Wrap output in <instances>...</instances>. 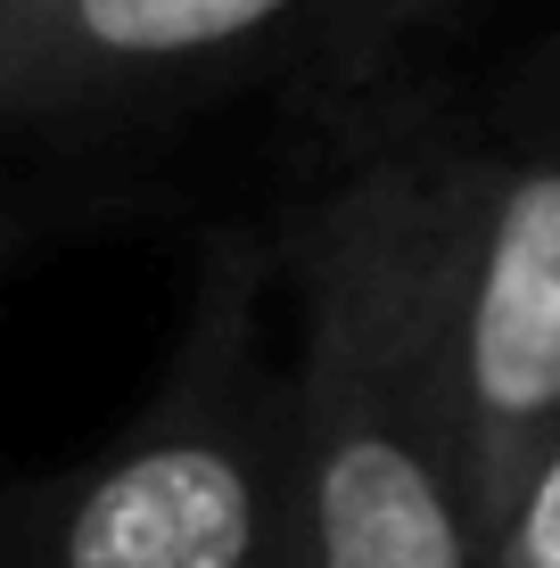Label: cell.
<instances>
[{
	"label": "cell",
	"mask_w": 560,
	"mask_h": 568,
	"mask_svg": "<svg viewBox=\"0 0 560 568\" xmlns=\"http://www.w3.org/2000/svg\"><path fill=\"white\" fill-rule=\"evenodd\" d=\"M273 247L297 371V568H487L429 346L420 132L322 173Z\"/></svg>",
	"instance_id": "6da1fadb"
},
{
	"label": "cell",
	"mask_w": 560,
	"mask_h": 568,
	"mask_svg": "<svg viewBox=\"0 0 560 568\" xmlns=\"http://www.w3.org/2000/svg\"><path fill=\"white\" fill-rule=\"evenodd\" d=\"M281 247L215 240L157 396L124 437L9 503L0 568H297V371Z\"/></svg>",
	"instance_id": "7a4b0ae2"
},
{
	"label": "cell",
	"mask_w": 560,
	"mask_h": 568,
	"mask_svg": "<svg viewBox=\"0 0 560 568\" xmlns=\"http://www.w3.org/2000/svg\"><path fill=\"white\" fill-rule=\"evenodd\" d=\"M420 264L461 478L495 536L560 437V141L420 132Z\"/></svg>",
	"instance_id": "3957f363"
},
{
	"label": "cell",
	"mask_w": 560,
	"mask_h": 568,
	"mask_svg": "<svg viewBox=\"0 0 560 568\" xmlns=\"http://www.w3.org/2000/svg\"><path fill=\"white\" fill-rule=\"evenodd\" d=\"M429 0H0V124H58L190 83L330 58Z\"/></svg>",
	"instance_id": "277c9868"
},
{
	"label": "cell",
	"mask_w": 560,
	"mask_h": 568,
	"mask_svg": "<svg viewBox=\"0 0 560 568\" xmlns=\"http://www.w3.org/2000/svg\"><path fill=\"white\" fill-rule=\"evenodd\" d=\"M487 568H560V437L544 462L528 469V486L511 495V511L487 536Z\"/></svg>",
	"instance_id": "5b68a950"
}]
</instances>
